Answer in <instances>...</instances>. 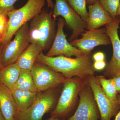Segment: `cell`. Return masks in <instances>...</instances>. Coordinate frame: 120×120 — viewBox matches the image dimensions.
Returning <instances> with one entry per match:
<instances>
[{
  "instance_id": "6da1fadb",
  "label": "cell",
  "mask_w": 120,
  "mask_h": 120,
  "mask_svg": "<svg viewBox=\"0 0 120 120\" xmlns=\"http://www.w3.org/2000/svg\"><path fill=\"white\" fill-rule=\"evenodd\" d=\"M91 54V52H86L82 56L71 58L61 56H48L42 52L36 62L47 65L67 79L77 77L86 79L89 76L94 75L96 71Z\"/></svg>"
},
{
  "instance_id": "7a4b0ae2",
  "label": "cell",
  "mask_w": 120,
  "mask_h": 120,
  "mask_svg": "<svg viewBox=\"0 0 120 120\" xmlns=\"http://www.w3.org/2000/svg\"><path fill=\"white\" fill-rule=\"evenodd\" d=\"M86 79L77 77L68 79L63 84L61 93L50 117L65 120L75 113L79 101V95Z\"/></svg>"
},
{
  "instance_id": "3957f363",
  "label": "cell",
  "mask_w": 120,
  "mask_h": 120,
  "mask_svg": "<svg viewBox=\"0 0 120 120\" xmlns=\"http://www.w3.org/2000/svg\"><path fill=\"white\" fill-rule=\"evenodd\" d=\"M56 19L52 16V11L42 10L31 20L29 25L30 43H35L42 51L49 49L56 35Z\"/></svg>"
},
{
  "instance_id": "277c9868",
  "label": "cell",
  "mask_w": 120,
  "mask_h": 120,
  "mask_svg": "<svg viewBox=\"0 0 120 120\" xmlns=\"http://www.w3.org/2000/svg\"><path fill=\"white\" fill-rule=\"evenodd\" d=\"M46 0H28L22 8L8 12V25L2 45L11 40L15 32L22 26L41 13Z\"/></svg>"
},
{
  "instance_id": "5b68a950",
  "label": "cell",
  "mask_w": 120,
  "mask_h": 120,
  "mask_svg": "<svg viewBox=\"0 0 120 120\" xmlns=\"http://www.w3.org/2000/svg\"><path fill=\"white\" fill-rule=\"evenodd\" d=\"M58 87L38 91L32 105L25 110L18 111L15 120H42L45 114L52 112L56 107L60 96Z\"/></svg>"
},
{
  "instance_id": "8992f818",
  "label": "cell",
  "mask_w": 120,
  "mask_h": 120,
  "mask_svg": "<svg viewBox=\"0 0 120 120\" xmlns=\"http://www.w3.org/2000/svg\"><path fill=\"white\" fill-rule=\"evenodd\" d=\"M29 28L28 23L25 24L15 32L13 40L2 45L1 54L4 67L16 62L30 45Z\"/></svg>"
},
{
  "instance_id": "52a82bcc",
  "label": "cell",
  "mask_w": 120,
  "mask_h": 120,
  "mask_svg": "<svg viewBox=\"0 0 120 120\" xmlns=\"http://www.w3.org/2000/svg\"><path fill=\"white\" fill-rule=\"evenodd\" d=\"M86 79L79 95L78 106L73 115L65 120H100V112L92 90Z\"/></svg>"
},
{
  "instance_id": "ba28073f",
  "label": "cell",
  "mask_w": 120,
  "mask_h": 120,
  "mask_svg": "<svg viewBox=\"0 0 120 120\" xmlns=\"http://www.w3.org/2000/svg\"><path fill=\"white\" fill-rule=\"evenodd\" d=\"M31 73L39 92L56 88L68 79L47 65L37 62L32 67Z\"/></svg>"
},
{
  "instance_id": "9c48e42d",
  "label": "cell",
  "mask_w": 120,
  "mask_h": 120,
  "mask_svg": "<svg viewBox=\"0 0 120 120\" xmlns=\"http://www.w3.org/2000/svg\"><path fill=\"white\" fill-rule=\"evenodd\" d=\"M53 9L52 16L56 19L61 16L65 23L72 30L69 39L70 41L75 39L82 34L87 28L86 23L69 4L67 0H55Z\"/></svg>"
},
{
  "instance_id": "30bf717a",
  "label": "cell",
  "mask_w": 120,
  "mask_h": 120,
  "mask_svg": "<svg viewBox=\"0 0 120 120\" xmlns=\"http://www.w3.org/2000/svg\"><path fill=\"white\" fill-rule=\"evenodd\" d=\"M86 79L99 110L100 120H111L112 117H115L120 109L118 100H112L106 94L94 75L89 76Z\"/></svg>"
},
{
  "instance_id": "8fae6325",
  "label": "cell",
  "mask_w": 120,
  "mask_h": 120,
  "mask_svg": "<svg viewBox=\"0 0 120 120\" xmlns=\"http://www.w3.org/2000/svg\"><path fill=\"white\" fill-rule=\"evenodd\" d=\"M120 16H117L111 22L105 25L113 48L112 58L106 64L103 76L108 79H113L120 75V39L118 34Z\"/></svg>"
},
{
  "instance_id": "7c38bea8",
  "label": "cell",
  "mask_w": 120,
  "mask_h": 120,
  "mask_svg": "<svg viewBox=\"0 0 120 120\" xmlns=\"http://www.w3.org/2000/svg\"><path fill=\"white\" fill-rule=\"evenodd\" d=\"M65 23L64 19H58L56 35L46 56L49 57L61 56L71 57L82 56L86 52L74 47L68 42L64 30Z\"/></svg>"
},
{
  "instance_id": "4fadbf2b",
  "label": "cell",
  "mask_w": 120,
  "mask_h": 120,
  "mask_svg": "<svg viewBox=\"0 0 120 120\" xmlns=\"http://www.w3.org/2000/svg\"><path fill=\"white\" fill-rule=\"evenodd\" d=\"M82 38L74 39L70 42L74 47L86 52H91L96 46L111 44L106 28H102L85 30Z\"/></svg>"
},
{
  "instance_id": "5bb4252c",
  "label": "cell",
  "mask_w": 120,
  "mask_h": 120,
  "mask_svg": "<svg viewBox=\"0 0 120 120\" xmlns=\"http://www.w3.org/2000/svg\"><path fill=\"white\" fill-rule=\"evenodd\" d=\"M88 8V17L86 22L88 30L98 29L114 19L102 8L98 1L90 5Z\"/></svg>"
},
{
  "instance_id": "9a60e30c",
  "label": "cell",
  "mask_w": 120,
  "mask_h": 120,
  "mask_svg": "<svg viewBox=\"0 0 120 120\" xmlns=\"http://www.w3.org/2000/svg\"><path fill=\"white\" fill-rule=\"evenodd\" d=\"M0 109L5 120H15L18 109L11 91L0 84Z\"/></svg>"
},
{
  "instance_id": "2e32d148",
  "label": "cell",
  "mask_w": 120,
  "mask_h": 120,
  "mask_svg": "<svg viewBox=\"0 0 120 120\" xmlns=\"http://www.w3.org/2000/svg\"><path fill=\"white\" fill-rule=\"evenodd\" d=\"M42 52L38 45L30 43L15 63L21 70L31 71L39 55Z\"/></svg>"
},
{
  "instance_id": "e0dca14e",
  "label": "cell",
  "mask_w": 120,
  "mask_h": 120,
  "mask_svg": "<svg viewBox=\"0 0 120 120\" xmlns=\"http://www.w3.org/2000/svg\"><path fill=\"white\" fill-rule=\"evenodd\" d=\"M21 71L15 62L3 67L0 70V84L11 91L17 82Z\"/></svg>"
},
{
  "instance_id": "ac0fdd59",
  "label": "cell",
  "mask_w": 120,
  "mask_h": 120,
  "mask_svg": "<svg viewBox=\"0 0 120 120\" xmlns=\"http://www.w3.org/2000/svg\"><path fill=\"white\" fill-rule=\"evenodd\" d=\"M11 91L19 112L25 110L32 105L38 92L16 89Z\"/></svg>"
},
{
  "instance_id": "d6986e66",
  "label": "cell",
  "mask_w": 120,
  "mask_h": 120,
  "mask_svg": "<svg viewBox=\"0 0 120 120\" xmlns=\"http://www.w3.org/2000/svg\"><path fill=\"white\" fill-rule=\"evenodd\" d=\"M13 89L38 92L31 71L26 70H21L19 77Z\"/></svg>"
},
{
  "instance_id": "ffe728a7",
  "label": "cell",
  "mask_w": 120,
  "mask_h": 120,
  "mask_svg": "<svg viewBox=\"0 0 120 120\" xmlns=\"http://www.w3.org/2000/svg\"><path fill=\"white\" fill-rule=\"evenodd\" d=\"M96 76L106 94L112 100H117L118 94L113 79H107L103 75Z\"/></svg>"
},
{
  "instance_id": "44dd1931",
  "label": "cell",
  "mask_w": 120,
  "mask_h": 120,
  "mask_svg": "<svg viewBox=\"0 0 120 120\" xmlns=\"http://www.w3.org/2000/svg\"><path fill=\"white\" fill-rule=\"evenodd\" d=\"M67 1L84 21L86 22L88 12L86 8V0H67Z\"/></svg>"
},
{
  "instance_id": "7402d4cb",
  "label": "cell",
  "mask_w": 120,
  "mask_h": 120,
  "mask_svg": "<svg viewBox=\"0 0 120 120\" xmlns=\"http://www.w3.org/2000/svg\"><path fill=\"white\" fill-rule=\"evenodd\" d=\"M98 1L101 6L113 19H115L116 17L120 0H99Z\"/></svg>"
},
{
  "instance_id": "603a6c76",
  "label": "cell",
  "mask_w": 120,
  "mask_h": 120,
  "mask_svg": "<svg viewBox=\"0 0 120 120\" xmlns=\"http://www.w3.org/2000/svg\"><path fill=\"white\" fill-rule=\"evenodd\" d=\"M8 25V12L0 10V45L6 36Z\"/></svg>"
},
{
  "instance_id": "cb8c5ba5",
  "label": "cell",
  "mask_w": 120,
  "mask_h": 120,
  "mask_svg": "<svg viewBox=\"0 0 120 120\" xmlns=\"http://www.w3.org/2000/svg\"><path fill=\"white\" fill-rule=\"evenodd\" d=\"M18 0H0V10L8 12L15 9L14 5Z\"/></svg>"
},
{
  "instance_id": "d4e9b609",
  "label": "cell",
  "mask_w": 120,
  "mask_h": 120,
  "mask_svg": "<svg viewBox=\"0 0 120 120\" xmlns=\"http://www.w3.org/2000/svg\"><path fill=\"white\" fill-rule=\"evenodd\" d=\"M106 64L105 60L94 61V67L96 71H101L105 68Z\"/></svg>"
},
{
  "instance_id": "484cf974",
  "label": "cell",
  "mask_w": 120,
  "mask_h": 120,
  "mask_svg": "<svg viewBox=\"0 0 120 120\" xmlns=\"http://www.w3.org/2000/svg\"><path fill=\"white\" fill-rule=\"evenodd\" d=\"M93 58L94 61L105 60V55L102 52H98L94 54Z\"/></svg>"
},
{
  "instance_id": "4316f807",
  "label": "cell",
  "mask_w": 120,
  "mask_h": 120,
  "mask_svg": "<svg viewBox=\"0 0 120 120\" xmlns=\"http://www.w3.org/2000/svg\"><path fill=\"white\" fill-rule=\"evenodd\" d=\"M113 79L115 82L118 94H120V75L116 76Z\"/></svg>"
},
{
  "instance_id": "83f0119b",
  "label": "cell",
  "mask_w": 120,
  "mask_h": 120,
  "mask_svg": "<svg viewBox=\"0 0 120 120\" xmlns=\"http://www.w3.org/2000/svg\"><path fill=\"white\" fill-rule=\"evenodd\" d=\"M46 1L47 3L48 8L52 9L53 8L54 4L53 0H46Z\"/></svg>"
},
{
  "instance_id": "f1b7e54d",
  "label": "cell",
  "mask_w": 120,
  "mask_h": 120,
  "mask_svg": "<svg viewBox=\"0 0 120 120\" xmlns=\"http://www.w3.org/2000/svg\"><path fill=\"white\" fill-rule=\"evenodd\" d=\"M117 99L120 105V94H118L117 95ZM115 117L114 120H120V109Z\"/></svg>"
},
{
  "instance_id": "f546056e",
  "label": "cell",
  "mask_w": 120,
  "mask_h": 120,
  "mask_svg": "<svg viewBox=\"0 0 120 120\" xmlns=\"http://www.w3.org/2000/svg\"><path fill=\"white\" fill-rule=\"evenodd\" d=\"M2 44L0 45V70L4 67L2 64V54H1V51H2Z\"/></svg>"
},
{
  "instance_id": "4dcf8cb0",
  "label": "cell",
  "mask_w": 120,
  "mask_h": 120,
  "mask_svg": "<svg viewBox=\"0 0 120 120\" xmlns=\"http://www.w3.org/2000/svg\"><path fill=\"white\" fill-rule=\"evenodd\" d=\"M87 4L90 5L93 4L97 1H98L99 0H86Z\"/></svg>"
},
{
  "instance_id": "1f68e13d",
  "label": "cell",
  "mask_w": 120,
  "mask_h": 120,
  "mask_svg": "<svg viewBox=\"0 0 120 120\" xmlns=\"http://www.w3.org/2000/svg\"><path fill=\"white\" fill-rule=\"evenodd\" d=\"M120 16V5L118 7V10H117V16Z\"/></svg>"
},
{
  "instance_id": "d6a6232c",
  "label": "cell",
  "mask_w": 120,
  "mask_h": 120,
  "mask_svg": "<svg viewBox=\"0 0 120 120\" xmlns=\"http://www.w3.org/2000/svg\"><path fill=\"white\" fill-rule=\"evenodd\" d=\"M0 120H5L4 117L2 115V113L0 109Z\"/></svg>"
},
{
  "instance_id": "836d02e7",
  "label": "cell",
  "mask_w": 120,
  "mask_h": 120,
  "mask_svg": "<svg viewBox=\"0 0 120 120\" xmlns=\"http://www.w3.org/2000/svg\"><path fill=\"white\" fill-rule=\"evenodd\" d=\"M47 120H59L57 118H52V117H50L49 119Z\"/></svg>"
},
{
  "instance_id": "e575fe53",
  "label": "cell",
  "mask_w": 120,
  "mask_h": 120,
  "mask_svg": "<svg viewBox=\"0 0 120 120\" xmlns=\"http://www.w3.org/2000/svg\"></svg>"
}]
</instances>
